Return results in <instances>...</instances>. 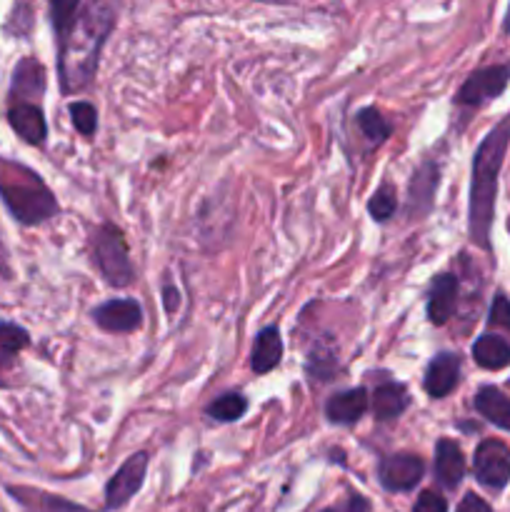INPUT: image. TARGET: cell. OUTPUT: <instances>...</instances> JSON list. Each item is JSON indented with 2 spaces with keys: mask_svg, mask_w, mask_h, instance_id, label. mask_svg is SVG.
<instances>
[{
  "mask_svg": "<svg viewBox=\"0 0 510 512\" xmlns=\"http://www.w3.org/2000/svg\"><path fill=\"white\" fill-rule=\"evenodd\" d=\"M488 323L510 330V300L505 298V295H498V298L493 300V305H490Z\"/></svg>",
  "mask_w": 510,
  "mask_h": 512,
  "instance_id": "cell-27",
  "label": "cell"
},
{
  "mask_svg": "<svg viewBox=\"0 0 510 512\" xmlns=\"http://www.w3.org/2000/svg\"><path fill=\"white\" fill-rule=\"evenodd\" d=\"M455 512H493V508H490V505L485 503L483 498H478L475 493H468L463 500H460L458 510Z\"/></svg>",
  "mask_w": 510,
  "mask_h": 512,
  "instance_id": "cell-29",
  "label": "cell"
},
{
  "mask_svg": "<svg viewBox=\"0 0 510 512\" xmlns=\"http://www.w3.org/2000/svg\"><path fill=\"white\" fill-rule=\"evenodd\" d=\"M435 188H438V168L435 163H423L413 175V183H410V213L425 215L433 205Z\"/></svg>",
  "mask_w": 510,
  "mask_h": 512,
  "instance_id": "cell-18",
  "label": "cell"
},
{
  "mask_svg": "<svg viewBox=\"0 0 510 512\" xmlns=\"http://www.w3.org/2000/svg\"><path fill=\"white\" fill-rule=\"evenodd\" d=\"M415 512H448V503L435 490H423L415 503Z\"/></svg>",
  "mask_w": 510,
  "mask_h": 512,
  "instance_id": "cell-28",
  "label": "cell"
},
{
  "mask_svg": "<svg viewBox=\"0 0 510 512\" xmlns=\"http://www.w3.org/2000/svg\"><path fill=\"white\" fill-rule=\"evenodd\" d=\"M0 275H5V278H8V275H10V268H8V250H5L3 240H0Z\"/></svg>",
  "mask_w": 510,
  "mask_h": 512,
  "instance_id": "cell-32",
  "label": "cell"
},
{
  "mask_svg": "<svg viewBox=\"0 0 510 512\" xmlns=\"http://www.w3.org/2000/svg\"><path fill=\"white\" fill-rule=\"evenodd\" d=\"M55 33L60 38V85L65 93L83 90L98 70L100 50L115 25L108 3H53Z\"/></svg>",
  "mask_w": 510,
  "mask_h": 512,
  "instance_id": "cell-1",
  "label": "cell"
},
{
  "mask_svg": "<svg viewBox=\"0 0 510 512\" xmlns=\"http://www.w3.org/2000/svg\"><path fill=\"white\" fill-rule=\"evenodd\" d=\"M0 198L23 225L45 223L58 213V200L43 178L15 160L0 158Z\"/></svg>",
  "mask_w": 510,
  "mask_h": 512,
  "instance_id": "cell-3",
  "label": "cell"
},
{
  "mask_svg": "<svg viewBox=\"0 0 510 512\" xmlns=\"http://www.w3.org/2000/svg\"><path fill=\"white\" fill-rule=\"evenodd\" d=\"M70 118H73L75 130L85 138L95 133L98 128V115H95V108L90 103H73L70 105Z\"/></svg>",
  "mask_w": 510,
  "mask_h": 512,
  "instance_id": "cell-25",
  "label": "cell"
},
{
  "mask_svg": "<svg viewBox=\"0 0 510 512\" xmlns=\"http://www.w3.org/2000/svg\"><path fill=\"white\" fill-rule=\"evenodd\" d=\"M93 320L98 328L108 330V333H133L143 325V310H140L138 300L118 298L98 305L93 310Z\"/></svg>",
  "mask_w": 510,
  "mask_h": 512,
  "instance_id": "cell-9",
  "label": "cell"
},
{
  "mask_svg": "<svg viewBox=\"0 0 510 512\" xmlns=\"http://www.w3.org/2000/svg\"><path fill=\"white\" fill-rule=\"evenodd\" d=\"M323 512H370V503L365 498H360V495H353L343 505H335V508H328Z\"/></svg>",
  "mask_w": 510,
  "mask_h": 512,
  "instance_id": "cell-30",
  "label": "cell"
},
{
  "mask_svg": "<svg viewBox=\"0 0 510 512\" xmlns=\"http://www.w3.org/2000/svg\"><path fill=\"white\" fill-rule=\"evenodd\" d=\"M473 473L480 485L490 490H503L510 480V448L500 440H483L475 450Z\"/></svg>",
  "mask_w": 510,
  "mask_h": 512,
  "instance_id": "cell-5",
  "label": "cell"
},
{
  "mask_svg": "<svg viewBox=\"0 0 510 512\" xmlns=\"http://www.w3.org/2000/svg\"><path fill=\"white\" fill-rule=\"evenodd\" d=\"M465 475V458L463 450L453 440H438L435 445V478L443 488L455 490Z\"/></svg>",
  "mask_w": 510,
  "mask_h": 512,
  "instance_id": "cell-15",
  "label": "cell"
},
{
  "mask_svg": "<svg viewBox=\"0 0 510 512\" xmlns=\"http://www.w3.org/2000/svg\"><path fill=\"white\" fill-rule=\"evenodd\" d=\"M508 230H510V220H508Z\"/></svg>",
  "mask_w": 510,
  "mask_h": 512,
  "instance_id": "cell-35",
  "label": "cell"
},
{
  "mask_svg": "<svg viewBox=\"0 0 510 512\" xmlns=\"http://www.w3.org/2000/svg\"><path fill=\"white\" fill-rule=\"evenodd\" d=\"M510 145V118L500 120L483 138L473 158V180H470L468 233L478 248H490V228L495 215V195H498V175L503 168L505 153Z\"/></svg>",
  "mask_w": 510,
  "mask_h": 512,
  "instance_id": "cell-2",
  "label": "cell"
},
{
  "mask_svg": "<svg viewBox=\"0 0 510 512\" xmlns=\"http://www.w3.org/2000/svg\"><path fill=\"white\" fill-rule=\"evenodd\" d=\"M95 263H98L100 275L105 283L113 288H125L133 280V265L128 258V245H125L123 233L113 225H100L90 238Z\"/></svg>",
  "mask_w": 510,
  "mask_h": 512,
  "instance_id": "cell-4",
  "label": "cell"
},
{
  "mask_svg": "<svg viewBox=\"0 0 510 512\" xmlns=\"http://www.w3.org/2000/svg\"><path fill=\"white\" fill-rule=\"evenodd\" d=\"M368 213L373 215L375 220H380V223H383V220H388L390 215L395 213V193L390 185H383V188L375 190V195L370 198V203H368Z\"/></svg>",
  "mask_w": 510,
  "mask_h": 512,
  "instance_id": "cell-26",
  "label": "cell"
},
{
  "mask_svg": "<svg viewBox=\"0 0 510 512\" xmlns=\"http://www.w3.org/2000/svg\"><path fill=\"white\" fill-rule=\"evenodd\" d=\"M283 358V340H280L278 328H265L260 330L258 338H255L253 355H250V365L258 375L270 373L275 365Z\"/></svg>",
  "mask_w": 510,
  "mask_h": 512,
  "instance_id": "cell-17",
  "label": "cell"
},
{
  "mask_svg": "<svg viewBox=\"0 0 510 512\" xmlns=\"http://www.w3.org/2000/svg\"><path fill=\"white\" fill-rule=\"evenodd\" d=\"M473 405L488 423L495 425V428L510 430V398H505L498 388H493V385L480 388L478 393H475Z\"/></svg>",
  "mask_w": 510,
  "mask_h": 512,
  "instance_id": "cell-19",
  "label": "cell"
},
{
  "mask_svg": "<svg viewBox=\"0 0 510 512\" xmlns=\"http://www.w3.org/2000/svg\"><path fill=\"white\" fill-rule=\"evenodd\" d=\"M10 495H13V498L30 512H90L80 508V505L68 503V500L63 498H53V495L48 493H40V490L10 488Z\"/></svg>",
  "mask_w": 510,
  "mask_h": 512,
  "instance_id": "cell-21",
  "label": "cell"
},
{
  "mask_svg": "<svg viewBox=\"0 0 510 512\" xmlns=\"http://www.w3.org/2000/svg\"><path fill=\"white\" fill-rule=\"evenodd\" d=\"M163 295H165V310H168V313H173V310L178 308V290L165 288Z\"/></svg>",
  "mask_w": 510,
  "mask_h": 512,
  "instance_id": "cell-31",
  "label": "cell"
},
{
  "mask_svg": "<svg viewBox=\"0 0 510 512\" xmlns=\"http://www.w3.org/2000/svg\"><path fill=\"white\" fill-rule=\"evenodd\" d=\"M145 470H148V455L145 453H135L125 460L123 468L110 478L108 488H105V505H108V510L123 508L138 493L145 480Z\"/></svg>",
  "mask_w": 510,
  "mask_h": 512,
  "instance_id": "cell-7",
  "label": "cell"
},
{
  "mask_svg": "<svg viewBox=\"0 0 510 512\" xmlns=\"http://www.w3.org/2000/svg\"><path fill=\"white\" fill-rule=\"evenodd\" d=\"M510 80V65H488L470 75L458 90V105H468V108H478V105L488 103V100L498 98L505 90Z\"/></svg>",
  "mask_w": 510,
  "mask_h": 512,
  "instance_id": "cell-6",
  "label": "cell"
},
{
  "mask_svg": "<svg viewBox=\"0 0 510 512\" xmlns=\"http://www.w3.org/2000/svg\"><path fill=\"white\" fill-rule=\"evenodd\" d=\"M368 410V393L363 388H350L340 390L333 398L325 403V415H328L330 423L335 425H353Z\"/></svg>",
  "mask_w": 510,
  "mask_h": 512,
  "instance_id": "cell-14",
  "label": "cell"
},
{
  "mask_svg": "<svg viewBox=\"0 0 510 512\" xmlns=\"http://www.w3.org/2000/svg\"><path fill=\"white\" fill-rule=\"evenodd\" d=\"M8 360H10V355L0 353V385H5V380H3V378H5V373H3V370H5V368H8V365H10V363H8Z\"/></svg>",
  "mask_w": 510,
  "mask_h": 512,
  "instance_id": "cell-33",
  "label": "cell"
},
{
  "mask_svg": "<svg viewBox=\"0 0 510 512\" xmlns=\"http://www.w3.org/2000/svg\"><path fill=\"white\" fill-rule=\"evenodd\" d=\"M245 410H248V403H245L243 395L225 393L220 398H215L205 413H208V418L218 420V423H233V420L243 418Z\"/></svg>",
  "mask_w": 510,
  "mask_h": 512,
  "instance_id": "cell-22",
  "label": "cell"
},
{
  "mask_svg": "<svg viewBox=\"0 0 510 512\" xmlns=\"http://www.w3.org/2000/svg\"><path fill=\"white\" fill-rule=\"evenodd\" d=\"M28 343H30V335L25 333L20 325L0 320V353L15 355L18 350H23Z\"/></svg>",
  "mask_w": 510,
  "mask_h": 512,
  "instance_id": "cell-24",
  "label": "cell"
},
{
  "mask_svg": "<svg viewBox=\"0 0 510 512\" xmlns=\"http://www.w3.org/2000/svg\"><path fill=\"white\" fill-rule=\"evenodd\" d=\"M8 123L25 143L40 145L48 135V125H45L43 110L35 103H13L8 110Z\"/></svg>",
  "mask_w": 510,
  "mask_h": 512,
  "instance_id": "cell-12",
  "label": "cell"
},
{
  "mask_svg": "<svg viewBox=\"0 0 510 512\" xmlns=\"http://www.w3.org/2000/svg\"><path fill=\"white\" fill-rule=\"evenodd\" d=\"M505 30L510 33V8H508V15H505Z\"/></svg>",
  "mask_w": 510,
  "mask_h": 512,
  "instance_id": "cell-34",
  "label": "cell"
},
{
  "mask_svg": "<svg viewBox=\"0 0 510 512\" xmlns=\"http://www.w3.org/2000/svg\"><path fill=\"white\" fill-rule=\"evenodd\" d=\"M473 358L480 368L500 370L510 365V343L500 335H480L473 345Z\"/></svg>",
  "mask_w": 510,
  "mask_h": 512,
  "instance_id": "cell-20",
  "label": "cell"
},
{
  "mask_svg": "<svg viewBox=\"0 0 510 512\" xmlns=\"http://www.w3.org/2000/svg\"><path fill=\"white\" fill-rule=\"evenodd\" d=\"M378 475L385 490H390V493H405V490H413L423 480L425 465L418 455L398 453L390 455V458H385L380 463Z\"/></svg>",
  "mask_w": 510,
  "mask_h": 512,
  "instance_id": "cell-8",
  "label": "cell"
},
{
  "mask_svg": "<svg viewBox=\"0 0 510 512\" xmlns=\"http://www.w3.org/2000/svg\"><path fill=\"white\" fill-rule=\"evenodd\" d=\"M355 120H358L360 133H363L370 143H383V140L390 135V125L388 120L380 115V110L363 108L358 115H355Z\"/></svg>",
  "mask_w": 510,
  "mask_h": 512,
  "instance_id": "cell-23",
  "label": "cell"
},
{
  "mask_svg": "<svg viewBox=\"0 0 510 512\" xmlns=\"http://www.w3.org/2000/svg\"><path fill=\"white\" fill-rule=\"evenodd\" d=\"M408 405H410V395L400 383H385L380 385V388H375L373 413H375V420H380V423H388V420L400 418V415L408 410Z\"/></svg>",
  "mask_w": 510,
  "mask_h": 512,
  "instance_id": "cell-16",
  "label": "cell"
},
{
  "mask_svg": "<svg viewBox=\"0 0 510 512\" xmlns=\"http://www.w3.org/2000/svg\"><path fill=\"white\" fill-rule=\"evenodd\" d=\"M460 378V358L453 353H440L430 360L428 370H425V393L430 398H445L455 390Z\"/></svg>",
  "mask_w": 510,
  "mask_h": 512,
  "instance_id": "cell-10",
  "label": "cell"
},
{
  "mask_svg": "<svg viewBox=\"0 0 510 512\" xmlns=\"http://www.w3.org/2000/svg\"><path fill=\"white\" fill-rule=\"evenodd\" d=\"M45 90V68L33 58H23L13 73L10 98L13 103H33Z\"/></svg>",
  "mask_w": 510,
  "mask_h": 512,
  "instance_id": "cell-11",
  "label": "cell"
},
{
  "mask_svg": "<svg viewBox=\"0 0 510 512\" xmlns=\"http://www.w3.org/2000/svg\"><path fill=\"white\" fill-rule=\"evenodd\" d=\"M458 303V278L450 273L438 275L428 293V318L433 325H445Z\"/></svg>",
  "mask_w": 510,
  "mask_h": 512,
  "instance_id": "cell-13",
  "label": "cell"
}]
</instances>
